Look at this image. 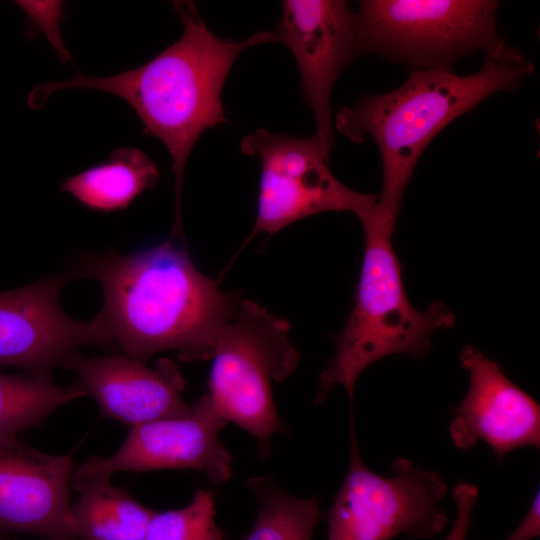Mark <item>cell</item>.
<instances>
[{
	"label": "cell",
	"instance_id": "1",
	"mask_svg": "<svg viewBox=\"0 0 540 540\" xmlns=\"http://www.w3.org/2000/svg\"><path fill=\"white\" fill-rule=\"evenodd\" d=\"M69 273L100 283L104 303L96 317L107 339L143 363L169 350L185 362L211 359L240 298L221 291L171 237L133 254L85 256Z\"/></svg>",
	"mask_w": 540,
	"mask_h": 540
},
{
	"label": "cell",
	"instance_id": "2",
	"mask_svg": "<svg viewBox=\"0 0 540 540\" xmlns=\"http://www.w3.org/2000/svg\"><path fill=\"white\" fill-rule=\"evenodd\" d=\"M183 33L178 41L144 65L107 77L77 72L67 80L33 89L29 104L41 108L52 93L94 89L120 97L136 112L144 131L159 138L172 160L175 217L172 237L183 236L182 187L189 155L210 127L226 122L221 99L226 78L245 49L279 42L276 31H260L235 42L209 30L191 1H174Z\"/></svg>",
	"mask_w": 540,
	"mask_h": 540
},
{
	"label": "cell",
	"instance_id": "3",
	"mask_svg": "<svg viewBox=\"0 0 540 540\" xmlns=\"http://www.w3.org/2000/svg\"><path fill=\"white\" fill-rule=\"evenodd\" d=\"M534 65L504 41L485 53L483 65L469 75L449 69L411 70L398 88L369 94L341 108L335 128L354 143L366 136L376 143L382 164L377 205L398 218L405 189L419 158L449 123L499 91L516 88Z\"/></svg>",
	"mask_w": 540,
	"mask_h": 540
},
{
	"label": "cell",
	"instance_id": "4",
	"mask_svg": "<svg viewBox=\"0 0 540 540\" xmlns=\"http://www.w3.org/2000/svg\"><path fill=\"white\" fill-rule=\"evenodd\" d=\"M364 230L365 250L355 305L335 337V353L318 378L316 404L336 387L345 388L351 409L361 373L394 354L421 358L431 350L430 337L455 322L441 302L415 309L404 289L401 265L392 244L397 218L377 202L357 217Z\"/></svg>",
	"mask_w": 540,
	"mask_h": 540
},
{
	"label": "cell",
	"instance_id": "5",
	"mask_svg": "<svg viewBox=\"0 0 540 540\" xmlns=\"http://www.w3.org/2000/svg\"><path fill=\"white\" fill-rule=\"evenodd\" d=\"M289 329L286 320L240 297L211 356L207 394L224 419L257 439L261 459L270 454L272 436L286 432L271 385L287 379L300 359Z\"/></svg>",
	"mask_w": 540,
	"mask_h": 540
},
{
	"label": "cell",
	"instance_id": "6",
	"mask_svg": "<svg viewBox=\"0 0 540 540\" xmlns=\"http://www.w3.org/2000/svg\"><path fill=\"white\" fill-rule=\"evenodd\" d=\"M493 0H363L356 13L358 57L376 54L411 70L449 69L503 42Z\"/></svg>",
	"mask_w": 540,
	"mask_h": 540
},
{
	"label": "cell",
	"instance_id": "7",
	"mask_svg": "<svg viewBox=\"0 0 540 540\" xmlns=\"http://www.w3.org/2000/svg\"><path fill=\"white\" fill-rule=\"evenodd\" d=\"M354 423L351 413L349 466L327 513L328 540H422L443 531L444 478L405 457L392 462L393 476L373 472L361 456Z\"/></svg>",
	"mask_w": 540,
	"mask_h": 540
},
{
	"label": "cell",
	"instance_id": "8",
	"mask_svg": "<svg viewBox=\"0 0 540 540\" xmlns=\"http://www.w3.org/2000/svg\"><path fill=\"white\" fill-rule=\"evenodd\" d=\"M240 149L261 161L257 217L246 242L317 213L350 211L358 217L377 202V195L354 191L332 174L330 150L316 133L299 138L259 128L242 138Z\"/></svg>",
	"mask_w": 540,
	"mask_h": 540
},
{
	"label": "cell",
	"instance_id": "9",
	"mask_svg": "<svg viewBox=\"0 0 540 540\" xmlns=\"http://www.w3.org/2000/svg\"><path fill=\"white\" fill-rule=\"evenodd\" d=\"M181 417L159 419L131 427L120 448L107 458L91 457L72 474L71 482L117 472L196 469L214 483L232 476L231 455L219 440L228 421L207 393Z\"/></svg>",
	"mask_w": 540,
	"mask_h": 540
},
{
	"label": "cell",
	"instance_id": "10",
	"mask_svg": "<svg viewBox=\"0 0 540 540\" xmlns=\"http://www.w3.org/2000/svg\"><path fill=\"white\" fill-rule=\"evenodd\" d=\"M69 272L0 292V366L48 374L82 345L111 348L95 316L78 322L59 302Z\"/></svg>",
	"mask_w": 540,
	"mask_h": 540
},
{
	"label": "cell",
	"instance_id": "11",
	"mask_svg": "<svg viewBox=\"0 0 540 540\" xmlns=\"http://www.w3.org/2000/svg\"><path fill=\"white\" fill-rule=\"evenodd\" d=\"M276 33L293 54L304 101L313 112L316 134L330 150L332 88L358 57L356 13L341 0H284Z\"/></svg>",
	"mask_w": 540,
	"mask_h": 540
},
{
	"label": "cell",
	"instance_id": "12",
	"mask_svg": "<svg viewBox=\"0 0 540 540\" xmlns=\"http://www.w3.org/2000/svg\"><path fill=\"white\" fill-rule=\"evenodd\" d=\"M459 360L469 373V387L449 424L454 446L469 450L485 442L498 461L515 449H538L540 406L536 400L476 348L465 345Z\"/></svg>",
	"mask_w": 540,
	"mask_h": 540
},
{
	"label": "cell",
	"instance_id": "13",
	"mask_svg": "<svg viewBox=\"0 0 540 540\" xmlns=\"http://www.w3.org/2000/svg\"><path fill=\"white\" fill-rule=\"evenodd\" d=\"M70 455L41 452L17 437L0 438V534L76 540L71 520Z\"/></svg>",
	"mask_w": 540,
	"mask_h": 540
},
{
	"label": "cell",
	"instance_id": "14",
	"mask_svg": "<svg viewBox=\"0 0 540 540\" xmlns=\"http://www.w3.org/2000/svg\"><path fill=\"white\" fill-rule=\"evenodd\" d=\"M97 403L102 415L134 427L181 417L192 407L182 398L184 379L178 366L161 358L153 367L126 355L85 357L78 351L62 363Z\"/></svg>",
	"mask_w": 540,
	"mask_h": 540
},
{
	"label": "cell",
	"instance_id": "15",
	"mask_svg": "<svg viewBox=\"0 0 540 540\" xmlns=\"http://www.w3.org/2000/svg\"><path fill=\"white\" fill-rule=\"evenodd\" d=\"M158 180L156 163L142 150L125 147L112 151L107 161L68 177L60 190L90 210L112 212L127 208Z\"/></svg>",
	"mask_w": 540,
	"mask_h": 540
},
{
	"label": "cell",
	"instance_id": "16",
	"mask_svg": "<svg viewBox=\"0 0 540 540\" xmlns=\"http://www.w3.org/2000/svg\"><path fill=\"white\" fill-rule=\"evenodd\" d=\"M110 476L98 475L72 482L80 492L71 506L76 540H145L153 510L136 501Z\"/></svg>",
	"mask_w": 540,
	"mask_h": 540
},
{
	"label": "cell",
	"instance_id": "17",
	"mask_svg": "<svg viewBox=\"0 0 540 540\" xmlns=\"http://www.w3.org/2000/svg\"><path fill=\"white\" fill-rule=\"evenodd\" d=\"M86 395L77 381L58 386L48 374L0 372V438L17 437L64 404Z\"/></svg>",
	"mask_w": 540,
	"mask_h": 540
},
{
	"label": "cell",
	"instance_id": "18",
	"mask_svg": "<svg viewBox=\"0 0 540 540\" xmlns=\"http://www.w3.org/2000/svg\"><path fill=\"white\" fill-rule=\"evenodd\" d=\"M248 486L256 495L258 513L242 540H312L320 519L316 497H294L269 476L250 478Z\"/></svg>",
	"mask_w": 540,
	"mask_h": 540
},
{
	"label": "cell",
	"instance_id": "19",
	"mask_svg": "<svg viewBox=\"0 0 540 540\" xmlns=\"http://www.w3.org/2000/svg\"><path fill=\"white\" fill-rule=\"evenodd\" d=\"M215 499L210 490L197 489L192 501L175 510L153 512L145 540H225L215 522Z\"/></svg>",
	"mask_w": 540,
	"mask_h": 540
},
{
	"label": "cell",
	"instance_id": "20",
	"mask_svg": "<svg viewBox=\"0 0 540 540\" xmlns=\"http://www.w3.org/2000/svg\"><path fill=\"white\" fill-rule=\"evenodd\" d=\"M30 20L32 27L42 32L59 60L65 64L71 62V54L62 40L60 22L63 16L62 1H16Z\"/></svg>",
	"mask_w": 540,
	"mask_h": 540
},
{
	"label": "cell",
	"instance_id": "21",
	"mask_svg": "<svg viewBox=\"0 0 540 540\" xmlns=\"http://www.w3.org/2000/svg\"><path fill=\"white\" fill-rule=\"evenodd\" d=\"M479 497L478 487L470 482H459L452 489L456 516L444 540H466L470 531L473 511Z\"/></svg>",
	"mask_w": 540,
	"mask_h": 540
},
{
	"label": "cell",
	"instance_id": "22",
	"mask_svg": "<svg viewBox=\"0 0 540 540\" xmlns=\"http://www.w3.org/2000/svg\"><path fill=\"white\" fill-rule=\"evenodd\" d=\"M540 535V497L539 490L535 493L532 503L514 532L505 540H532Z\"/></svg>",
	"mask_w": 540,
	"mask_h": 540
},
{
	"label": "cell",
	"instance_id": "23",
	"mask_svg": "<svg viewBox=\"0 0 540 540\" xmlns=\"http://www.w3.org/2000/svg\"><path fill=\"white\" fill-rule=\"evenodd\" d=\"M0 540H6V539H4V538L0 537Z\"/></svg>",
	"mask_w": 540,
	"mask_h": 540
}]
</instances>
